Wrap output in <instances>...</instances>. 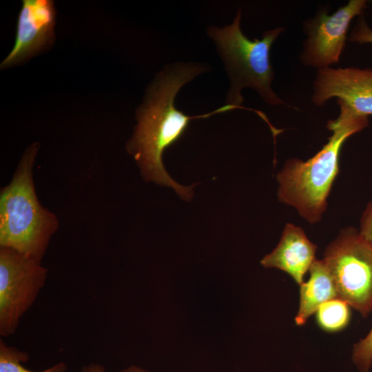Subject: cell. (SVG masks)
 Returning a JSON list of instances; mask_svg holds the SVG:
<instances>
[{"mask_svg":"<svg viewBox=\"0 0 372 372\" xmlns=\"http://www.w3.org/2000/svg\"><path fill=\"white\" fill-rule=\"evenodd\" d=\"M207 70L206 65L193 62L165 65L147 87L144 100L136 110L134 132L127 145L145 180L172 187L186 200L192 198L194 185L183 186L170 177L163 163L165 150L179 140L190 121L240 109L225 104L213 112L192 116L176 107L175 99L180 90Z\"/></svg>","mask_w":372,"mask_h":372,"instance_id":"cell-1","label":"cell"},{"mask_svg":"<svg viewBox=\"0 0 372 372\" xmlns=\"http://www.w3.org/2000/svg\"><path fill=\"white\" fill-rule=\"evenodd\" d=\"M340 114L329 121L332 132L327 143L306 161L288 159L277 175L279 200L294 207L310 224L319 222L327 206V198L339 172V156L343 144L369 125L368 116L353 113L337 99Z\"/></svg>","mask_w":372,"mask_h":372,"instance_id":"cell-2","label":"cell"},{"mask_svg":"<svg viewBox=\"0 0 372 372\" xmlns=\"http://www.w3.org/2000/svg\"><path fill=\"white\" fill-rule=\"evenodd\" d=\"M241 9H238L230 25L207 28V34L214 42L229 76L225 104L252 110L271 126L264 113L241 105L243 103L241 92L244 88H251L269 105H287L271 88L275 74L270 61L272 44L285 29L268 30L263 32L260 39L251 40L241 30Z\"/></svg>","mask_w":372,"mask_h":372,"instance_id":"cell-3","label":"cell"},{"mask_svg":"<svg viewBox=\"0 0 372 372\" xmlns=\"http://www.w3.org/2000/svg\"><path fill=\"white\" fill-rule=\"evenodd\" d=\"M38 149L37 143L26 149L11 182L1 191L0 247L41 260L59 224L34 191L32 167Z\"/></svg>","mask_w":372,"mask_h":372,"instance_id":"cell-4","label":"cell"},{"mask_svg":"<svg viewBox=\"0 0 372 372\" xmlns=\"http://www.w3.org/2000/svg\"><path fill=\"white\" fill-rule=\"evenodd\" d=\"M338 298L366 317L372 310V245L353 227L342 229L322 259Z\"/></svg>","mask_w":372,"mask_h":372,"instance_id":"cell-5","label":"cell"},{"mask_svg":"<svg viewBox=\"0 0 372 372\" xmlns=\"http://www.w3.org/2000/svg\"><path fill=\"white\" fill-rule=\"evenodd\" d=\"M48 269L41 260L0 247V335L14 334L22 316L45 285Z\"/></svg>","mask_w":372,"mask_h":372,"instance_id":"cell-6","label":"cell"},{"mask_svg":"<svg viewBox=\"0 0 372 372\" xmlns=\"http://www.w3.org/2000/svg\"><path fill=\"white\" fill-rule=\"evenodd\" d=\"M366 5L365 0H350L333 14L323 10L307 20L304 26L307 38L300 56L302 64L320 70L337 63L351 21L362 14Z\"/></svg>","mask_w":372,"mask_h":372,"instance_id":"cell-7","label":"cell"},{"mask_svg":"<svg viewBox=\"0 0 372 372\" xmlns=\"http://www.w3.org/2000/svg\"><path fill=\"white\" fill-rule=\"evenodd\" d=\"M333 97L357 115H372V69L329 67L318 70L313 83V103L322 106Z\"/></svg>","mask_w":372,"mask_h":372,"instance_id":"cell-8","label":"cell"},{"mask_svg":"<svg viewBox=\"0 0 372 372\" xmlns=\"http://www.w3.org/2000/svg\"><path fill=\"white\" fill-rule=\"evenodd\" d=\"M55 17L53 1H23L14 45L1 68L15 65L50 47L54 37Z\"/></svg>","mask_w":372,"mask_h":372,"instance_id":"cell-9","label":"cell"},{"mask_svg":"<svg viewBox=\"0 0 372 372\" xmlns=\"http://www.w3.org/2000/svg\"><path fill=\"white\" fill-rule=\"evenodd\" d=\"M317 246L304 230L293 223H287L276 247L260 261L267 268H276L287 273L300 285L304 276L316 260Z\"/></svg>","mask_w":372,"mask_h":372,"instance_id":"cell-10","label":"cell"},{"mask_svg":"<svg viewBox=\"0 0 372 372\" xmlns=\"http://www.w3.org/2000/svg\"><path fill=\"white\" fill-rule=\"evenodd\" d=\"M310 277L300 288V305L295 317L297 325H304L325 302L338 298L331 274L323 260L316 259L309 269Z\"/></svg>","mask_w":372,"mask_h":372,"instance_id":"cell-11","label":"cell"},{"mask_svg":"<svg viewBox=\"0 0 372 372\" xmlns=\"http://www.w3.org/2000/svg\"><path fill=\"white\" fill-rule=\"evenodd\" d=\"M349 307L345 301L338 298L322 304L316 312L318 326L331 333L344 329L350 320Z\"/></svg>","mask_w":372,"mask_h":372,"instance_id":"cell-12","label":"cell"},{"mask_svg":"<svg viewBox=\"0 0 372 372\" xmlns=\"http://www.w3.org/2000/svg\"><path fill=\"white\" fill-rule=\"evenodd\" d=\"M30 359L29 354L13 346H8L0 340V372H66L67 364L61 362L41 371H33L25 367L23 363Z\"/></svg>","mask_w":372,"mask_h":372,"instance_id":"cell-13","label":"cell"},{"mask_svg":"<svg viewBox=\"0 0 372 372\" xmlns=\"http://www.w3.org/2000/svg\"><path fill=\"white\" fill-rule=\"evenodd\" d=\"M352 360L360 372H369L372 364V329L364 339L355 344Z\"/></svg>","mask_w":372,"mask_h":372,"instance_id":"cell-14","label":"cell"},{"mask_svg":"<svg viewBox=\"0 0 372 372\" xmlns=\"http://www.w3.org/2000/svg\"><path fill=\"white\" fill-rule=\"evenodd\" d=\"M349 41L359 43H372V30L363 19L360 20L355 26Z\"/></svg>","mask_w":372,"mask_h":372,"instance_id":"cell-15","label":"cell"},{"mask_svg":"<svg viewBox=\"0 0 372 372\" xmlns=\"http://www.w3.org/2000/svg\"><path fill=\"white\" fill-rule=\"evenodd\" d=\"M359 231L361 236L372 245V198L362 215Z\"/></svg>","mask_w":372,"mask_h":372,"instance_id":"cell-16","label":"cell"},{"mask_svg":"<svg viewBox=\"0 0 372 372\" xmlns=\"http://www.w3.org/2000/svg\"><path fill=\"white\" fill-rule=\"evenodd\" d=\"M81 372H105L104 367L98 363H90L84 366Z\"/></svg>","mask_w":372,"mask_h":372,"instance_id":"cell-17","label":"cell"},{"mask_svg":"<svg viewBox=\"0 0 372 372\" xmlns=\"http://www.w3.org/2000/svg\"><path fill=\"white\" fill-rule=\"evenodd\" d=\"M118 372H148L146 370L142 369V368H140V367H138V366H131L128 368H126V369H124Z\"/></svg>","mask_w":372,"mask_h":372,"instance_id":"cell-18","label":"cell"}]
</instances>
